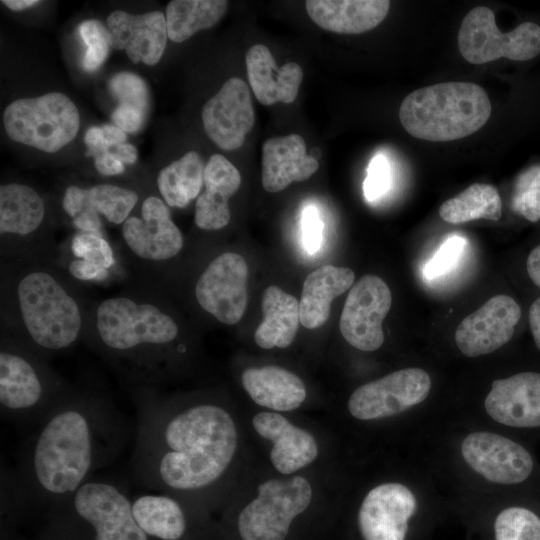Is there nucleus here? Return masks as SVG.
<instances>
[{"mask_svg":"<svg viewBox=\"0 0 540 540\" xmlns=\"http://www.w3.org/2000/svg\"><path fill=\"white\" fill-rule=\"evenodd\" d=\"M138 194L113 184H98L90 188H66L62 207L74 219L84 211L102 214L113 224H123L138 202Z\"/></svg>","mask_w":540,"mask_h":540,"instance_id":"nucleus-28","label":"nucleus"},{"mask_svg":"<svg viewBox=\"0 0 540 540\" xmlns=\"http://www.w3.org/2000/svg\"><path fill=\"white\" fill-rule=\"evenodd\" d=\"M94 165L96 170L106 176L121 174L125 170L122 163L113 153L106 152L95 157Z\"/></svg>","mask_w":540,"mask_h":540,"instance_id":"nucleus-45","label":"nucleus"},{"mask_svg":"<svg viewBox=\"0 0 540 540\" xmlns=\"http://www.w3.org/2000/svg\"><path fill=\"white\" fill-rule=\"evenodd\" d=\"M262 312L264 319L254 334L256 344L263 349L288 347L300 323L299 301L272 285L263 293Z\"/></svg>","mask_w":540,"mask_h":540,"instance_id":"nucleus-29","label":"nucleus"},{"mask_svg":"<svg viewBox=\"0 0 540 540\" xmlns=\"http://www.w3.org/2000/svg\"><path fill=\"white\" fill-rule=\"evenodd\" d=\"M466 246V240L458 235H452L445 239L435 254L424 266V275L428 279H435L450 272Z\"/></svg>","mask_w":540,"mask_h":540,"instance_id":"nucleus-40","label":"nucleus"},{"mask_svg":"<svg viewBox=\"0 0 540 540\" xmlns=\"http://www.w3.org/2000/svg\"><path fill=\"white\" fill-rule=\"evenodd\" d=\"M145 114L140 109L120 104L112 114L114 124L124 132L134 133L138 131L143 123Z\"/></svg>","mask_w":540,"mask_h":540,"instance_id":"nucleus-44","label":"nucleus"},{"mask_svg":"<svg viewBox=\"0 0 540 540\" xmlns=\"http://www.w3.org/2000/svg\"><path fill=\"white\" fill-rule=\"evenodd\" d=\"M69 249L74 258L94 263L109 271L116 264L113 248L102 233L79 231L72 237Z\"/></svg>","mask_w":540,"mask_h":540,"instance_id":"nucleus-37","label":"nucleus"},{"mask_svg":"<svg viewBox=\"0 0 540 540\" xmlns=\"http://www.w3.org/2000/svg\"><path fill=\"white\" fill-rule=\"evenodd\" d=\"M125 250L132 260L148 269L175 258L183 248V235L171 218L167 204L148 196L141 204L140 216H129L122 224Z\"/></svg>","mask_w":540,"mask_h":540,"instance_id":"nucleus-10","label":"nucleus"},{"mask_svg":"<svg viewBox=\"0 0 540 540\" xmlns=\"http://www.w3.org/2000/svg\"><path fill=\"white\" fill-rule=\"evenodd\" d=\"M511 207L529 222L540 220V164L529 167L517 177Z\"/></svg>","mask_w":540,"mask_h":540,"instance_id":"nucleus-36","label":"nucleus"},{"mask_svg":"<svg viewBox=\"0 0 540 540\" xmlns=\"http://www.w3.org/2000/svg\"><path fill=\"white\" fill-rule=\"evenodd\" d=\"M466 463L486 480L498 484H517L532 472L533 460L518 443L491 432H472L462 442Z\"/></svg>","mask_w":540,"mask_h":540,"instance_id":"nucleus-16","label":"nucleus"},{"mask_svg":"<svg viewBox=\"0 0 540 540\" xmlns=\"http://www.w3.org/2000/svg\"><path fill=\"white\" fill-rule=\"evenodd\" d=\"M102 129H103V133H104L105 142H106V145L109 148V151L113 147H115V146H117L119 144L125 143L126 134H125V132L123 130H121L117 126L107 125L106 124V125L102 126Z\"/></svg>","mask_w":540,"mask_h":540,"instance_id":"nucleus-49","label":"nucleus"},{"mask_svg":"<svg viewBox=\"0 0 540 540\" xmlns=\"http://www.w3.org/2000/svg\"><path fill=\"white\" fill-rule=\"evenodd\" d=\"M109 89L120 104L136 107L146 113L148 90L139 76L129 72L118 73L109 81Z\"/></svg>","mask_w":540,"mask_h":540,"instance_id":"nucleus-39","label":"nucleus"},{"mask_svg":"<svg viewBox=\"0 0 540 540\" xmlns=\"http://www.w3.org/2000/svg\"><path fill=\"white\" fill-rule=\"evenodd\" d=\"M245 62L249 83L261 104H289L296 99L303 79L300 65L288 62L279 67L270 50L263 44L251 46Z\"/></svg>","mask_w":540,"mask_h":540,"instance_id":"nucleus-23","label":"nucleus"},{"mask_svg":"<svg viewBox=\"0 0 540 540\" xmlns=\"http://www.w3.org/2000/svg\"><path fill=\"white\" fill-rule=\"evenodd\" d=\"M392 303L388 285L376 275H364L347 295L340 316V332L354 348L374 351L384 342L382 323Z\"/></svg>","mask_w":540,"mask_h":540,"instance_id":"nucleus-14","label":"nucleus"},{"mask_svg":"<svg viewBox=\"0 0 540 540\" xmlns=\"http://www.w3.org/2000/svg\"><path fill=\"white\" fill-rule=\"evenodd\" d=\"M416 499L399 483L381 484L364 498L358 523L364 540H404Z\"/></svg>","mask_w":540,"mask_h":540,"instance_id":"nucleus-18","label":"nucleus"},{"mask_svg":"<svg viewBox=\"0 0 540 540\" xmlns=\"http://www.w3.org/2000/svg\"><path fill=\"white\" fill-rule=\"evenodd\" d=\"M430 389L425 370L401 369L357 388L349 398L348 410L359 420L393 416L424 401Z\"/></svg>","mask_w":540,"mask_h":540,"instance_id":"nucleus-12","label":"nucleus"},{"mask_svg":"<svg viewBox=\"0 0 540 540\" xmlns=\"http://www.w3.org/2000/svg\"><path fill=\"white\" fill-rule=\"evenodd\" d=\"M257 433L273 443L270 460L277 471L291 474L313 462L318 455L314 437L274 412H260L253 417Z\"/></svg>","mask_w":540,"mask_h":540,"instance_id":"nucleus-21","label":"nucleus"},{"mask_svg":"<svg viewBox=\"0 0 540 540\" xmlns=\"http://www.w3.org/2000/svg\"><path fill=\"white\" fill-rule=\"evenodd\" d=\"M312 489L301 476L260 484L258 496L238 516L242 540H284L293 519L310 504Z\"/></svg>","mask_w":540,"mask_h":540,"instance_id":"nucleus-8","label":"nucleus"},{"mask_svg":"<svg viewBox=\"0 0 540 540\" xmlns=\"http://www.w3.org/2000/svg\"><path fill=\"white\" fill-rule=\"evenodd\" d=\"M242 385L260 406L277 411L297 409L306 398L303 381L294 373L278 367L248 368L242 373Z\"/></svg>","mask_w":540,"mask_h":540,"instance_id":"nucleus-26","label":"nucleus"},{"mask_svg":"<svg viewBox=\"0 0 540 540\" xmlns=\"http://www.w3.org/2000/svg\"><path fill=\"white\" fill-rule=\"evenodd\" d=\"M180 326L157 298V290L133 289L88 309L84 338L129 376L157 382V375ZM83 338V339H84Z\"/></svg>","mask_w":540,"mask_h":540,"instance_id":"nucleus-4","label":"nucleus"},{"mask_svg":"<svg viewBox=\"0 0 540 540\" xmlns=\"http://www.w3.org/2000/svg\"><path fill=\"white\" fill-rule=\"evenodd\" d=\"M496 540H540V518L522 507L499 513L494 523Z\"/></svg>","mask_w":540,"mask_h":540,"instance_id":"nucleus-35","label":"nucleus"},{"mask_svg":"<svg viewBox=\"0 0 540 540\" xmlns=\"http://www.w3.org/2000/svg\"><path fill=\"white\" fill-rule=\"evenodd\" d=\"M132 513L141 530L161 540H179L186 530L180 503L167 494H144L132 501Z\"/></svg>","mask_w":540,"mask_h":540,"instance_id":"nucleus-30","label":"nucleus"},{"mask_svg":"<svg viewBox=\"0 0 540 540\" xmlns=\"http://www.w3.org/2000/svg\"><path fill=\"white\" fill-rule=\"evenodd\" d=\"M318 167L317 159L306 153L299 134L272 137L263 143L261 178L267 192H280L292 182L305 181Z\"/></svg>","mask_w":540,"mask_h":540,"instance_id":"nucleus-22","label":"nucleus"},{"mask_svg":"<svg viewBox=\"0 0 540 540\" xmlns=\"http://www.w3.org/2000/svg\"><path fill=\"white\" fill-rule=\"evenodd\" d=\"M78 31L81 39L87 46V50L82 59L84 70L92 72L97 70L106 60L109 52L110 33L97 20H86L82 22Z\"/></svg>","mask_w":540,"mask_h":540,"instance_id":"nucleus-38","label":"nucleus"},{"mask_svg":"<svg viewBox=\"0 0 540 540\" xmlns=\"http://www.w3.org/2000/svg\"><path fill=\"white\" fill-rule=\"evenodd\" d=\"M66 501L95 526L97 540H148L134 519L132 501L110 482L90 479Z\"/></svg>","mask_w":540,"mask_h":540,"instance_id":"nucleus-13","label":"nucleus"},{"mask_svg":"<svg viewBox=\"0 0 540 540\" xmlns=\"http://www.w3.org/2000/svg\"><path fill=\"white\" fill-rule=\"evenodd\" d=\"M237 448L231 415L214 404L168 413L156 396L144 398L133 456L141 483L163 492L211 486L229 467Z\"/></svg>","mask_w":540,"mask_h":540,"instance_id":"nucleus-1","label":"nucleus"},{"mask_svg":"<svg viewBox=\"0 0 540 540\" xmlns=\"http://www.w3.org/2000/svg\"><path fill=\"white\" fill-rule=\"evenodd\" d=\"M491 115L486 91L470 82H445L408 94L399 120L411 136L427 141H452L478 131Z\"/></svg>","mask_w":540,"mask_h":540,"instance_id":"nucleus-5","label":"nucleus"},{"mask_svg":"<svg viewBox=\"0 0 540 540\" xmlns=\"http://www.w3.org/2000/svg\"><path fill=\"white\" fill-rule=\"evenodd\" d=\"M301 236L304 248L313 254L321 247L323 222L315 206H306L301 217Z\"/></svg>","mask_w":540,"mask_h":540,"instance_id":"nucleus-42","label":"nucleus"},{"mask_svg":"<svg viewBox=\"0 0 540 540\" xmlns=\"http://www.w3.org/2000/svg\"><path fill=\"white\" fill-rule=\"evenodd\" d=\"M11 140L47 153H54L77 135L79 112L72 100L60 92L13 101L3 113Z\"/></svg>","mask_w":540,"mask_h":540,"instance_id":"nucleus-7","label":"nucleus"},{"mask_svg":"<svg viewBox=\"0 0 540 540\" xmlns=\"http://www.w3.org/2000/svg\"><path fill=\"white\" fill-rule=\"evenodd\" d=\"M527 321L533 341L540 350V295L531 301L527 310Z\"/></svg>","mask_w":540,"mask_h":540,"instance_id":"nucleus-48","label":"nucleus"},{"mask_svg":"<svg viewBox=\"0 0 540 540\" xmlns=\"http://www.w3.org/2000/svg\"><path fill=\"white\" fill-rule=\"evenodd\" d=\"M72 279L41 257L16 260L2 278V319L11 323L9 337L42 357L83 339L88 309Z\"/></svg>","mask_w":540,"mask_h":540,"instance_id":"nucleus-3","label":"nucleus"},{"mask_svg":"<svg viewBox=\"0 0 540 540\" xmlns=\"http://www.w3.org/2000/svg\"><path fill=\"white\" fill-rule=\"evenodd\" d=\"M224 0H173L166 7L168 38L180 43L196 32L214 26L224 15Z\"/></svg>","mask_w":540,"mask_h":540,"instance_id":"nucleus-32","label":"nucleus"},{"mask_svg":"<svg viewBox=\"0 0 540 540\" xmlns=\"http://www.w3.org/2000/svg\"><path fill=\"white\" fill-rule=\"evenodd\" d=\"M254 120L249 88L237 77L228 79L202 108L205 132L223 150L241 147Z\"/></svg>","mask_w":540,"mask_h":540,"instance_id":"nucleus-17","label":"nucleus"},{"mask_svg":"<svg viewBox=\"0 0 540 540\" xmlns=\"http://www.w3.org/2000/svg\"><path fill=\"white\" fill-rule=\"evenodd\" d=\"M306 10L321 28L341 34H359L378 26L388 14V0H309Z\"/></svg>","mask_w":540,"mask_h":540,"instance_id":"nucleus-24","label":"nucleus"},{"mask_svg":"<svg viewBox=\"0 0 540 540\" xmlns=\"http://www.w3.org/2000/svg\"><path fill=\"white\" fill-rule=\"evenodd\" d=\"M458 48L463 58L472 64H484L502 57L527 61L540 53V26L524 22L503 33L496 26L491 9L475 7L462 20Z\"/></svg>","mask_w":540,"mask_h":540,"instance_id":"nucleus-9","label":"nucleus"},{"mask_svg":"<svg viewBox=\"0 0 540 540\" xmlns=\"http://www.w3.org/2000/svg\"><path fill=\"white\" fill-rule=\"evenodd\" d=\"M119 429L100 399L66 394L42 419L22 460L24 496L65 500L114 454Z\"/></svg>","mask_w":540,"mask_h":540,"instance_id":"nucleus-2","label":"nucleus"},{"mask_svg":"<svg viewBox=\"0 0 540 540\" xmlns=\"http://www.w3.org/2000/svg\"><path fill=\"white\" fill-rule=\"evenodd\" d=\"M355 279L346 267L324 265L305 279L299 302L300 322L308 329L322 326L329 318L332 301L347 291Z\"/></svg>","mask_w":540,"mask_h":540,"instance_id":"nucleus-25","label":"nucleus"},{"mask_svg":"<svg viewBox=\"0 0 540 540\" xmlns=\"http://www.w3.org/2000/svg\"><path fill=\"white\" fill-rule=\"evenodd\" d=\"M67 389L43 357L5 335L0 350V406L15 419L40 418L51 411Z\"/></svg>","mask_w":540,"mask_h":540,"instance_id":"nucleus-6","label":"nucleus"},{"mask_svg":"<svg viewBox=\"0 0 540 540\" xmlns=\"http://www.w3.org/2000/svg\"><path fill=\"white\" fill-rule=\"evenodd\" d=\"M72 222L79 231L102 233V220L96 213L84 211L72 219Z\"/></svg>","mask_w":540,"mask_h":540,"instance_id":"nucleus-47","label":"nucleus"},{"mask_svg":"<svg viewBox=\"0 0 540 540\" xmlns=\"http://www.w3.org/2000/svg\"><path fill=\"white\" fill-rule=\"evenodd\" d=\"M241 175L223 155H212L205 165V191L198 196L200 203L229 211L228 201L239 189Z\"/></svg>","mask_w":540,"mask_h":540,"instance_id":"nucleus-34","label":"nucleus"},{"mask_svg":"<svg viewBox=\"0 0 540 540\" xmlns=\"http://www.w3.org/2000/svg\"><path fill=\"white\" fill-rule=\"evenodd\" d=\"M109 152L113 153L122 163L133 164L137 160V150L129 143L119 144Z\"/></svg>","mask_w":540,"mask_h":540,"instance_id":"nucleus-50","label":"nucleus"},{"mask_svg":"<svg viewBox=\"0 0 540 540\" xmlns=\"http://www.w3.org/2000/svg\"><path fill=\"white\" fill-rule=\"evenodd\" d=\"M525 271L530 282L540 290V243L535 244L527 253Z\"/></svg>","mask_w":540,"mask_h":540,"instance_id":"nucleus-46","label":"nucleus"},{"mask_svg":"<svg viewBox=\"0 0 540 540\" xmlns=\"http://www.w3.org/2000/svg\"><path fill=\"white\" fill-rule=\"evenodd\" d=\"M391 185V168L385 155L379 154L372 158L367 176L363 183L366 200L373 202L382 197Z\"/></svg>","mask_w":540,"mask_h":540,"instance_id":"nucleus-41","label":"nucleus"},{"mask_svg":"<svg viewBox=\"0 0 540 540\" xmlns=\"http://www.w3.org/2000/svg\"><path fill=\"white\" fill-rule=\"evenodd\" d=\"M485 409L492 419L507 426H540V373L525 371L494 380Z\"/></svg>","mask_w":540,"mask_h":540,"instance_id":"nucleus-19","label":"nucleus"},{"mask_svg":"<svg viewBox=\"0 0 540 540\" xmlns=\"http://www.w3.org/2000/svg\"><path fill=\"white\" fill-rule=\"evenodd\" d=\"M247 277L243 256L233 252L218 255L196 281L194 294L198 305L223 324L238 323L247 305Z\"/></svg>","mask_w":540,"mask_h":540,"instance_id":"nucleus-11","label":"nucleus"},{"mask_svg":"<svg viewBox=\"0 0 540 540\" xmlns=\"http://www.w3.org/2000/svg\"><path fill=\"white\" fill-rule=\"evenodd\" d=\"M522 315V307L513 297L495 295L460 322L455 343L468 357L489 354L513 338Z\"/></svg>","mask_w":540,"mask_h":540,"instance_id":"nucleus-15","label":"nucleus"},{"mask_svg":"<svg viewBox=\"0 0 540 540\" xmlns=\"http://www.w3.org/2000/svg\"><path fill=\"white\" fill-rule=\"evenodd\" d=\"M439 215L452 224L476 219L498 221L502 216V201L494 186L475 183L446 200L439 208Z\"/></svg>","mask_w":540,"mask_h":540,"instance_id":"nucleus-33","label":"nucleus"},{"mask_svg":"<svg viewBox=\"0 0 540 540\" xmlns=\"http://www.w3.org/2000/svg\"><path fill=\"white\" fill-rule=\"evenodd\" d=\"M67 273L74 280L101 282L109 277V270L94 263L74 258L67 265Z\"/></svg>","mask_w":540,"mask_h":540,"instance_id":"nucleus-43","label":"nucleus"},{"mask_svg":"<svg viewBox=\"0 0 540 540\" xmlns=\"http://www.w3.org/2000/svg\"><path fill=\"white\" fill-rule=\"evenodd\" d=\"M204 169L202 159L195 151H189L163 168L157 177V186L165 203L171 207H186L200 193Z\"/></svg>","mask_w":540,"mask_h":540,"instance_id":"nucleus-31","label":"nucleus"},{"mask_svg":"<svg viewBox=\"0 0 540 540\" xmlns=\"http://www.w3.org/2000/svg\"><path fill=\"white\" fill-rule=\"evenodd\" d=\"M107 25L111 46L125 50L133 63L155 65L159 62L168 38L162 12L134 15L117 10L108 16Z\"/></svg>","mask_w":540,"mask_h":540,"instance_id":"nucleus-20","label":"nucleus"},{"mask_svg":"<svg viewBox=\"0 0 540 540\" xmlns=\"http://www.w3.org/2000/svg\"><path fill=\"white\" fill-rule=\"evenodd\" d=\"M45 217L42 197L20 183L0 187V234L2 240H25L36 234Z\"/></svg>","mask_w":540,"mask_h":540,"instance_id":"nucleus-27","label":"nucleus"},{"mask_svg":"<svg viewBox=\"0 0 540 540\" xmlns=\"http://www.w3.org/2000/svg\"><path fill=\"white\" fill-rule=\"evenodd\" d=\"M2 3L13 11H21L37 5L40 1L36 0H4Z\"/></svg>","mask_w":540,"mask_h":540,"instance_id":"nucleus-51","label":"nucleus"}]
</instances>
